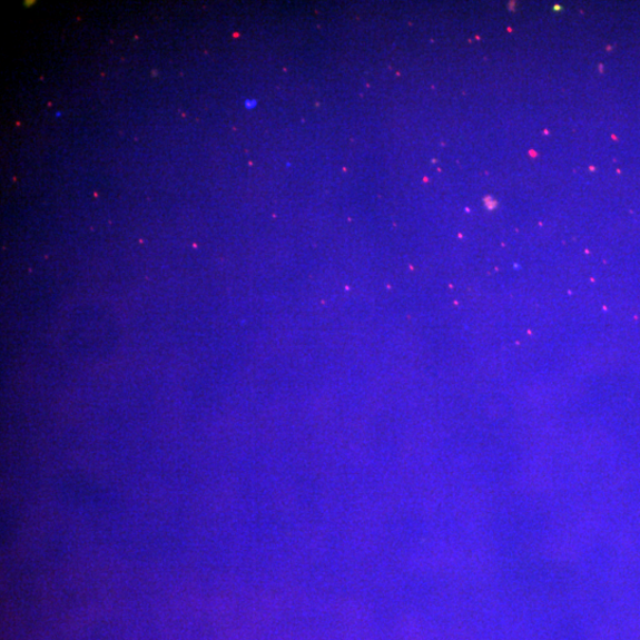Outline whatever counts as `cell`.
Returning a JSON list of instances; mask_svg holds the SVG:
<instances>
[{"label":"cell","mask_w":640,"mask_h":640,"mask_svg":"<svg viewBox=\"0 0 640 640\" xmlns=\"http://www.w3.org/2000/svg\"><path fill=\"white\" fill-rule=\"evenodd\" d=\"M245 106L247 109H254L256 107V101L248 99V100H246Z\"/></svg>","instance_id":"6da1fadb"},{"label":"cell","mask_w":640,"mask_h":640,"mask_svg":"<svg viewBox=\"0 0 640 640\" xmlns=\"http://www.w3.org/2000/svg\"><path fill=\"white\" fill-rule=\"evenodd\" d=\"M55 116H57L58 118H60V117L62 116V114H61V112H57V115H55Z\"/></svg>","instance_id":"7a4b0ae2"}]
</instances>
